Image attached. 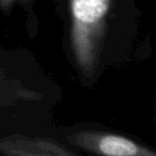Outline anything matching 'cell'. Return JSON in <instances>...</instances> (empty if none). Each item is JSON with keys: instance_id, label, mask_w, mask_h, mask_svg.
<instances>
[{"instance_id": "cell-2", "label": "cell", "mask_w": 156, "mask_h": 156, "mask_svg": "<svg viewBox=\"0 0 156 156\" xmlns=\"http://www.w3.org/2000/svg\"><path fill=\"white\" fill-rule=\"evenodd\" d=\"M110 8L111 0H69V54L86 86L113 67L107 41Z\"/></svg>"}, {"instance_id": "cell-1", "label": "cell", "mask_w": 156, "mask_h": 156, "mask_svg": "<svg viewBox=\"0 0 156 156\" xmlns=\"http://www.w3.org/2000/svg\"><path fill=\"white\" fill-rule=\"evenodd\" d=\"M63 91L37 59L0 50V138L49 136Z\"/></svg>"}, {"instance_id": "cell-4", "label": "cell", "mask_w": 156, "mask_h": 156, "mask_svg": "<svg viewBox=\"0 0 156 156\" xmlns=\"http://www.w3.org/2000/svg\"><path fill=\"white\" fill-rule=\"evenodd\" d=\"M0 156H81L51 136L13 135L0 138Z\"/></svg>"}, {"instance_id": "cell-3", "label": "cell", "mask_w": 156, "mask_h": 156, "mask_svg": "<svg viewBox=\"0 0 156 156\" xmlns=\"http://www.w3.org/2000/svg\"><path fill=\"white\" fill-rule=\"evenodd\" d=\"M49 136L93 156H156L152 147L128 136L96 125L55 128Z\"/></svg>"}, {"instance_id": "cell-5", "label": "cell", "mask_w": 156, "mask_h": 156, "mask_svg": "<svg viewBox=\"0 0 156 156\" xmlns=\"http://www.w3.org/2000/svg\"><path fill=\"white\" fill-rule=\"evenodd\" d=\"M15 1H17V0H0V5L3 8H8L11 5H13Z\"/></svg>"}]
</instances>
